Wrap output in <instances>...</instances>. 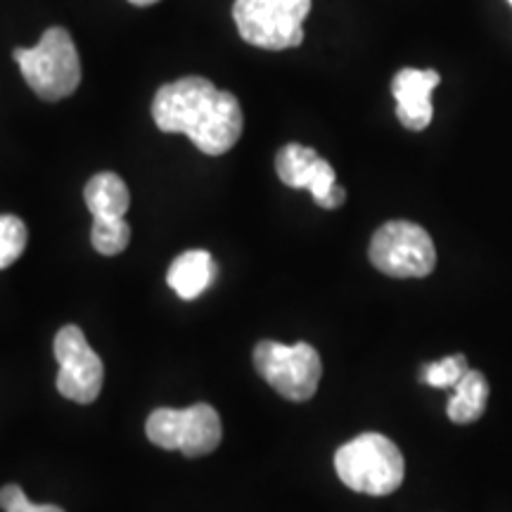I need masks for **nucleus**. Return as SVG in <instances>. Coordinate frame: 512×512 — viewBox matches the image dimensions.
<instances>
[{
    "mask_svg": "<svg viewBox=\"0 0 512 512\" xmlns=\"http://www.w3.org/2000/svg\"><path fill=\"white\" fill-rule=\"evenodd\" d=\"M152 119L159 131L183 133L209 157L233 150L245 128L238 98L202 76L164 83L152 100Z\"/></svg>",
    "mask_w": 512,
    "mask_h": 512,
    "instance_id": "f257e3e1",
    "label": "nucleus"
},
{
    "mask_svg": "<svg viewBox=\"0 0 512 512\" xmlns=\"http://www.w3.org/2000/svg\"><path fill=\"white\" fill-rule=\"evenodd\" d=\"M335 470L351 491L366 496H389L403 484L406 463L392 439L368 432L339 448L335 453Z\"/></svg>",
    "mask_w": 512,
    "mask_h": 512,
    "instance_id": "f03ea898",
    "label": "nucleus"
},
{
    "mask_svg": "<svg viewBox=\"0 0 512 512\" xmlns=\"http://www.w3.org/2000/svg\"><path fill=\"white\" fill-rule=\"evenodd\" d=\"M15 62L24 81L38 98L57 102L69 98L81 83V60L74 38L67 29L50 27L43 31L36 48H17Z\"/></svg>",
    "mask_w": 512,
    "mask_h": 512,
    "instance_id": "7ed1b4c3",
    "label": "nucleus"
},
{
    "mask_svg": "<svg viewBox=\"0 0 512 512\" xmlns=\"http://www.w3.org/2000/svg\"><path fill=\"white\" fill-rule=\"evenodd\" d=\"M311 0H235L233 19L249 46L287 50L304 43Z\"/></svg>",
    "mask_w": 512,
    "mask_h": 512,
    "instance_id": "20e7f679",
    "label": "nucleus"
},
{
    "mask_svg": "<svg viewBox=\"0 0 512 512\" xmlns=\"http://www.w3.org/2000/svg\"><path fill=\"white\" fill-rule=\"evenodd\" d=\"M147 439L164 451H181L188 458H200L216 451L223 439L221 415L209 403L190 408H157L147 418Z\"/></svg>",
    "mask_w": 512,
    "mask_h": 512,
    "instance_id": "39448f33",
    "label": "nucleus"
},
{
    "mask_svg": "<svg viewBox=\"0 0 512 512\" xmlns=\"http://www.w3.org/2000/svg\"><path fill=\"white\" fill-rule=\"evenodd\" d=\"M254 368L287 401H309L318 392L323 363L318 351L306 342H259L254 349Z\"/></svg>",
    "mask_w": 512,
    "mask_h": 512,
    "instance_id": "423d86ee",
    "label": "nucleus"
},
{
    "mask_svg": "<svg viewBox=\"0 0 512 512\" xmlns=\"http://www.w3.org/2000/svg\"><path fill=\"white\" fill-rule=\"evenodd\" d=\"M370 261L392 278H425L437 266V249L425 228L411 221H389L370 240Z\"/></svg>",
    "mask_w": 512,
    "mask_h": 512,
    "instance_id": "0eeeda50",
    "label": "nucleus"
},
{
    "mask_svg": "<svg viewBox=\"0 0 512 512\" xmlns=\"http://www.w3.org/2000/svg\"><path fill=\"white\" fill-rule=\"evenodd\" d=\"M55 358L60 363L57 392L74 403H93L102 392L105 366L79 325H64L55 335Z\"/></svg>",
    "mask_w": 512,
    "mask_h": 512,
    "instance_id": "6e6552de",
    "label": "nucleus"
},
{
    "mask_svg": "<svg viewBox=\"0 0 512 512\" xmlns=\"http://www.w3.org/2000/svg\"><path fill=\"white\" fill-rule=\"evenodd\" d=\"M275 171L287 188L309 190L323 209H339L347 202V190L337 185V174L311 147L290 143L275 155Z\"/></svg>",
    "mask_w": 512,
    "mask_h": 512,
    "instance_id": "1a4fd4ad",
    "label": "nucleus"
},
{
    "mask_svg": "<svg viewBox=\"0 0 512 512\" xmlns=\"http://www.w3.org/2000/svg\"><path fill=\"white\" fill-rule=\"evenodd\" d=\"M441 76L434 69H401L392 81L396 117L408 131H425L432 121V91Z\"/></svg>",
    "mask_w": 512,
    "mask_h": 512,
    "instance_id": "9d476101",
    "label": "nucleus"
},
{
    "mask_svg": "<svg viewBox=\"0 0 512 512\" xmlns=\"http://www.w3.org/2000/svg\"><path fill=\"white\" fill-rule=\"evenodd\" d=\"M216 275H219V266L211 259L207 249H190V252L176 256L174 264L169 266V273H166V283L171 285V290L178 297L192 302V299L202 297L209 290Z\"/></svg>",
    "mask_w": 512,
    "mask_h": 512,
    "instance_id": "9b49d317",
    "label": "nucleus"
},
{
    "mask_svg": "<svg viewBox=\"0 0 512 512\" xmlns=\"http://www.w3.org/2000/svg\"><path fill=\"white\" fill-rule=\"evenodd\" d=\"M83 200H86V207L91 209L93 221L124 219L128 207H131V192H128V185L121 181V176L112 174V171H102V174H95L86 183Z\"/></svg>",
    "mask_w": 512,
    "mask_h": 512,
    "instance_id": "f8f14e48",
    "label": "nucleus"
},
{
    "mask_svg": "<svg viewBox=\"0 0 512 512\" xmlns=\"http://www.w3.org/2000/svg\"><path fill=\"white\" fill-rule=\"evenodd\" d=\"M489 403V382L479 370H467L460 382L453 387V396L448 399L446 413L458 425L475 422L484 415Z\"/></svg>",
    "mask_w": 512,
    "mask_h": 512,
    "instance_id": "ddd939ff",
    "label": "nucleus"
},
{
    "mask_svg": "<svg viewBox=\"0 0 512 512\" xmlns=\"http://www.w3.org/2000/svg\"><path fill=\"white\" fill-rule=\"evenodd\" d=\"M29 230L15 214H0V271L15 264L27 249Z\"/></svg>",
    "mask_w": 512,
    "mask_h": 512,
    "instance_id": "4468645a",
    "label": "nucleus"
},
{
    "mask_svg": "<svg viewBox=\"0 0 512 512\" xmlns=\"http://www.w3.org/2000/svg\"><path fill=\"white\" fill-rule=\"evenodd\" d=\"M91 242L95 252H100L102 256H117L131 242V226H128L126 219L93 221Z\"/></svg>",
    "mask_w": 512,
    "mask_h": 512,
    "instance_id": "2eb2a0df",
    "label": "nucleus"
},
{
    "mask_svg": "<svg viewBox=\"0 0 512 512\" xmlns=\"http://www.w3.org/2000/svg\"><path fill=\"white\" fill-rule=\"evenodd\" d=\"M467 370H470V366H467V358L463 354L446 356L437 363H427V366L422 368L420 380L437 389H453Z\"/></svg>",
    "mask_w": 512,
    "mask_h": 512,
    "instance_id": "dca6fc26",
    "label": "nucleus"
},
{
    "mask_svg": "<svg viewBox=\"0 0 512 512\" xmlns=\"http://www.w3.org/2000/svg\"><path fill=\"white\" fill-rule=\"evenodd\" d=\"M0 508L5 512H64L57 505H36L31 503L17 484H8L0 489Z\"/></svg>",
    "mask_w": 512,
    "mask_h": 512,
    "instance_id": "f3484780",
    "label": "nucleus"
},
{
    "mask_svg": "<svg viewBox=\"0 0 512 512\" xmlns=\"http://www.w3.org/2000/svg\"><path fill=\"white\" fill-rule=\"evenodd\" d=\"M128 3L138 5V8H147V5H155V3H159V0H128Z\"/></svg>",
    "mask_w": 512,
    "mask_h": 512,
    "instance_id": "a211bd4d",
    "label": "nucleus"
},
{
    "mask_svg": "<svg viewBox=\"0 0 512 512\" xmlns=\"http://www.w3.org/2000/svg\"><path fill=\"white\" fill-rule=\"evenodd\" d=\"M508 3H510V5H512V0H508Z\"/></svg>",
    "mask_w": 512,
    "mask_h": 512,
    "instance_id": "6ab92c4d",
    "label": "nucleus"
}]
</instances>
